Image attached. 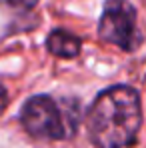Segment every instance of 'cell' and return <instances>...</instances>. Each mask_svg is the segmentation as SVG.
Returning a JSON list of instances; mask_svg holds the SVG:
<instances>
[{
  "label": "cell",
  "mask_w": 146,
  "mask_h": 148,
  "mask_svg": "<svg viewBox=\"0 0 146 148\" xmlns=\"http://www.w3.org/2000/svg\"><path fill=\"white\" fill-rule=\"evenodd\" d=\"M6 102H8V90H6V86H4V84L0 82V112L4 110Z\"/></svg>",
  "instance_id": "cell-6"
},
{
  "label": "cell",
  "mask_w": 146,
  "mask_h": 148,
  "mask_svg": "<svg viewBox=\"0 0 146 148\" xmlns=\"http://www.w3.org/2000/svg\"><path fill=\"white\" fill-rule=\"evenodd\" d=\"M78 112L80 108L72 100L56 102L52 96L38 94L24 102L20 110V122L34 138L62 140L76 130Z\"/></svg>",
  "instance_id": "cell-2"
},
{
  "label": "cell",
  "mask_w": 146,
  "mask_h": 148,
  "mask_svg": "<svg viewBox=\"0 0 146 148\" xmlns=\"http://www.w3.org/2000/svg\"><path fill=\"white\" fill-rule=\"evenodd\" d=\"M88 136L98 148L134 144L142 126V104L136 88L116 84L98 94L88 110Z\"/></svg>",
  "instance_id": "cell-1"
},
{
  "label": "cell",
  "mask_w": 146,
  "mask_h": 148,
  "mask_svg": "<svg viewBox=\"0 0 146 148\" xmlns=\"http://www.w3.org/2000/svg\"><path fill=\"white\" fill-rule=\"evenodd\" d=\"M46 48L50 54H54L58 58H76L82 48V38H78L76 34L68 30L56 28L46 38Z\"/></svg>",
  "instance_id": "cell-4"
},
{
  "label": "cell",
  "mask_w": 146,
  "mask_h": 148,
  "mask_svg": "<svg viewBox=\"0 0 146 148\" xmlns=\"http://www.w3.org/2000/svg\"><path fill=\"white\" fill-rule=\"evenodd\" d=\"M12 8H18V10H32L36 4H38V0H6Z\"/></svg>",
  "instance_id": "cell-5"
},
{
  "label": "cell",
  "mask_w": 146,
  "mask_h": 148,
  "mask_svg": "<svg viewBox=\"0 0 146 148\" xmlns=\"http://www.w3.org/2000/svg\"><path fill=\"white\" fill-rule=\"evenodd\" d=\"M98 36L124 52H132L142 42L136 22V8L128 0H106L98 22Z\"/></svg>",
  "instance_id": "cell-3"
}]
</instances>
